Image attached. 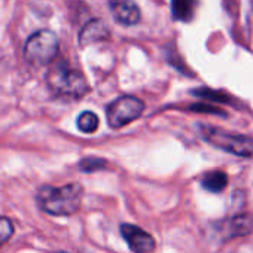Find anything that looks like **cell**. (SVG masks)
Masks as SVG:
<instances>
[{
    "mask_svg": "<svg viewBox=\"0 0 253 253\" xmlns=\"http://www.w3.org/2000/svg\"><path fill=\"white\" fill-rule=\"evenodd\" d=\"M121 234L134 253H152L157 247L155 238L137 225L122 223Z\"/></svg>",
    "mask_w": 253,
    "mask_h": 253,
    "instance_id": "8992f818",
    "label": "cell"
},
{
    "mask_svg": "<svg viewBox=\"0 0 253 253\" xmlns=\"http://www.w3.org/2000/svg\"><path fill=\"white\" fill-rule=\"evenodd\" d=\"M200 136L214 148H219L225 152L234 154L237 157L250 158L253 157V139L243 134H232L217 126L200 125Z\"/></svg>",
    "mask_w": 253,
    "mask_h": 253,
    "instance_id": "7a4b0ae2",
    "label": "cell"
},
{
    "mask_svg": "<svg viewBox=\"0 0 253 253\" xmlns=\"http://www.w3.org/2000/svg\"><path fill=\"white\" fill-rule=\"evenodd\" d=\"M106 166H107V163L104 160H101V158H97V157H88V158H84L79 163L81 171H85V173H92V171L103 170Z\"/></svg>",
    "mask_w": 253,
    "mask_h": 253,
    "instance_id": "4fadbf2b",
    "label": "cell"
},
{
    "mask_svg": "<svg viewBox=\"0 0 253 253\" xmlns=\"http://www.w3.org/2000/svg\"><path fill=\"white\" fill-rule=\"evenodd\" d=\"M226 185H228V176L220 170L209 171L207 174H204L201 180V186L209 192H220L226 188Z\"/></svg>",
    "mask_w": 253,
    "mask_h": 253,
    "instance_id": "30bf717a",
    "label": "cell"
},
{
    "mask_svg": "<svg viewBox=\"0 0 253 253\" xmlns=\"http://www.w3.org/2000/svg\"><path fill=\"white\" fill-rule=\"evenodd\" d=\"M60 253H66V252H60Z\"/></svg>",
    "mask_w": 253,
    "mask_h": 253,
    "instance_id": "2e32d148",
    "label": "cell"
},
{
    "mask_svg": "<svg viewBox=\"0 0 253 253\" xmlns=\"http://www.w3.org/2000/svg\"><path fill=\"white\" fill-rule=\"evenodd\" d=\"M145 103L134 95H124L113 100L106 110L107 124L112 128H121L142 116Z\"/></svg>",
    "mask_w": 253,
    "mask_h": 253,
    "instance_id": "5b68a950",
    "label": "cell"
},
{
    "mask_svg": "<svg viewBox=\"0 0 253 253\" xmlns=\"http://www.w3.org/2000/svg\"><path fill=\"white\" fill-rule=\"evenodd\" d=\"M78 128L82 133L91 134L98 128V116L92 112H82L78 116Z\"/></svg>",
    "mask_w": 253,
    "mask_h": 253,
    "instance_id": "8fae6325",
    "label": "cell"
},
{
    "mask_svg": "<svg viewBox=\"0 0 253 253\" xmlns=\"http://www.w3.org/2000/svg\"><path fill=\"white\" fill-rule=\"evenodd\" d=\"M173 12L179 20H189L192 15V0H173Z\"/></svg>",
    "mask_w": 253,
    "mask_h": 253,
    "instance_id": "7c38bea8",
    "label": "cell"
},
{
    "mask_svg": "<svg viewBox=\"0 0 253 253\" xmlns=\"http://www.w3.org/2000/svg\"><path fill=\"white\" fill-rule=\"evenodd\" d=\"M107 35H109L107 27H106L101 21L94 20V21L88 23V24L84 27L79 41H81L82 45H88V43H92V42H95V41L106 39Z\"/></svg>",
    "mask_w": 253,
    "mask_h": 253,
    "instance_id": "9c48e42d",
    "label": "cell"
},
{
    "mask_svg": "<svg viewBox=\"0 0 253 253\" xmlns=\"http://www.w3.org/2000/svg\"><path fill=\"white\" fill-rule=\"evenodd\" d=\"M46 81L49 88L58 95L81 98L88 92L85 76L81 72L69 67L66 63H58L57 66H54L49 70Z\"/></svg>",
    "mask_w": 253,
    "mask_h": 253,
    "instance_id": "3957f363",
    "label": "cell"
},
{
    "mask_svg": "<svg viewBox=\"0 0 253 253\" xmlns=\"http://www.w3.org/2000/svg\"><path fill=\"white\" fill-rule=\"evenodd\" d=\"M191 110L204 112V113H222L220 110H217V109H214L213 106H209V104H194V106H191Z\"/></svg>",
    "mask_w": 253,
    "mask_h": 253,
    "instance_id": "9a60e30c",
    "label": "cell"
},
{
    "mask_svg": "<svg viewBox=\"0 0 253 253\" xmlns=\"http://www.w3.org/2000/svg\"><path fill=\"white\" fill-rule=\"evenodd\" d=\"M253 232V214L252 213H240L231 217L225 225V238L244 237Z\"/></svg>",
    "mask_w": 253,
    "mask_h": 253,
    "instance_id": "ba28073f",
    "label": "cell"
},
{
    "mask_svg": "<svg viewBox=\"0 0 253 253\" xmlns=\"http://www.w3.org/2000/svg\"><path fill=\"white\" fill-rule=\"evenodd\" d=\"M14 235V225L12 220L2 216L0 217V246L5 244Z\"/></svg>",
    "mask_w": 253,
    "mask_h": 253,
    "instance_id": "5bb4252c",
    "label": "cell"
},
{
    "mask_svg": "<svg viewBox=\"0 0 253 253\" xmlns=\"http://www.w3.org/2000/svg\"><path fill=\"white\" fill-rule=\"evenodd\" d=\"M58 38L49 30L33 33L24 45V57L33 66H46L54 61L58 54Z\"/></svg>",
    "mask_w": 253,
    "mask_h": 253,
    "instance_id": "277c9868",
    "label": "cell"
},
{
    "mask_svg": "<svg viewBox=\"0 0 253 253\" xmlns=\"http://www.w3.org/2000/svg\"><path fill=\"white\" fill-rule=\"evenodd\" d=\"M82 197V185L69 183L60 188L42 186L36 198L43 211L54 216H72L81 209Z\"/></svg>",
    "mask_w": 253,
    "mask_h": 253,
    "instance_id": "6da1fadb",
    "label": "cell"
},
{
    "mask_svg": "<svg viewBox=\"0 0 253 253\" xmlns=\"http://www.w3.org/2000/svg\"><path fill=\"white\" fill-rule=\"evenodd\" d=\"M109 6L113 18L124 26H133L140 20V11L133 0H109Z\"/></svg>",
    "mask_w": 253,
    "mask_h": 253,
    "instance_id": "52a82bcc",
    "label": "cell"
}]
</instances>
